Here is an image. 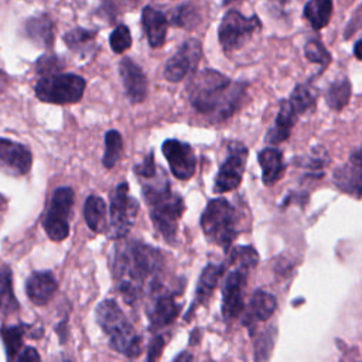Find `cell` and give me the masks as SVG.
<instances>
[{"label": "cell", "mask_w": 362, "mask_h": 362, "mask_svg": "<svg viewBox=\"0 0 362 362\" xmlns=\"http://www.w3.org/2000/svg\"><path fill=\"white\" fill-rule=\"evenodd\" d=\"M180 308L181 305L175 301L174 294L165 291L154 294L151 304L147 310L151 329H157L171 324L178 315Z\"/></svg>", "instance_id": "cell-16"}, {"label": "cell", "mask_w": 362, "mask_h": 362, "mask_svg": "<svg viewBox=\"0 0 362 362\" xmlns=\"http://www.w3.org/2000/svg\"><path fill=\"white\" fill-rule=\"evenodd\" d=\"M274 344V334L272 332H263V335H260L256 339L255 344V358L257 362L266 361L272 352Z\"/></svg>", "instance_id": "cell-38"}, {"label": "cell", "mask_w": 362, "mask_h": 362, "mask_svg": "<svg viewBox=\"0 0 362 362\" xmlns=\"http://www.w3.org/2000/svg\"><path fill=\"white\" fill-rule=\"evenodd\" d=\"M134 174L143 180H151L156 177V164H154L153 151L143 160V163L134 165Z\"/></svg>", "instance_id": "cell-39"}, {"label": "cell", "mask_w": 362, "mask_h": 362, "mask_svg": "<svg viewBox=\"0 0 362 362\" xmlns=\"http://www.w3.org/2000/svg\"><path fill=\"white\" fill-rule=\"evenodd\" d=\"M7 82H8V78H7V75H6L3 71H0V92H1V90L6 88Z\"/></svg>", "instance_id": "cell-45"}, {"label": "cell", "mask_w": 362, "mask_h": 362, "mask_svg": "<svg viewBox=\"0 0 362 362\" xmlns=\"http://www.w3.org/2000/svg\"><path fill=\"white\" fill-rule=\"evenodd\" d=\"M229 260L232 263H235L238 266V269H243L247 272L249 269H253L257 264L259 255L250 246H238V247L232 249Z\"/></svg>", "instance_id": "cell-34"}, {"label": "cell", "mask_w": 362, "mask_h": 362, "mask_svg": "<svg viewBox=\"0 0 362 362\" xmlns=\"http://www.w3.org/2000/svg\"><path fill=\"white\" fill-rule=\"evenodd\" d=\"M164 338L161 335H157L151 339L150 345H148V351H147V361L146 362H157L160 359V355L163 352L164 348Z\"/></svg>", "instance_id": "cell-40"}, {"label": "cell", "mask_w": 362, "mask_h": 362, "mask_svg": "<svg viewBox=\"0 0 362 362\" xmlns=\"http://www.w3.org/2000/svg\"><path fill=\"white\" fill-rule=\"evenodd\" d=\"M246 158H247V148L245 147V144L233 141L228 146V157L221 164L219 171L215 177V184H214L215 192H219V194L228 192L239 187L243 177Z\"/></svg>", "instance_id": "cell-10"}, {"label": "cell", "mask_w": 362, "mask_h": 362, "mask_svg": "<svg viewBox=\"0 0 362 362\" xmlns=\"http://www.w3.org/2000/svg\"><path fill=\"white\" fill-rule=\"evenodd\" d=\"M109 42H110V48L116 54H122L126 49H129L132 45V35H130V30L127 28V25L119 24L112 31V34L109 37Z\"/></svg>", "instance_id": "cell-35"}, {"label": "cell", "mask_w": 362, "mask_h": 362, "mask_svg": "<svg viewBox=\"0 0 362 362\" xmlns=\"http://www.w3.org/2000/svg\"><path fill=\"white\" fill-rule=\"evenodd\" d=\"M85 86V79L76 74H57L40 78L34 86V92L42 102L68 105L82 99Z\"/></svg>", "instance_id": "cell-6"}, {"label": "cell", "mask_w": 362, "mask_h": 362, "mask_svg": "<svg viewBox=\"0 0 362 362\" xmlns=\"http://www.w3.org/2000/svg\"><path fill=\"white\" fill-rule=\"evenodd\" d=\"M64 362H71V361H68V359H65V361H64Z\"/></svg>", "instance_id": "cell-46"}, {"label": "cell", "mask_w": 362, "mask_h": 362, "mask_svg": "<svg viewBox=\"0 0 362 362\" xmlns=\"http://www.w3.org/2000/svg\"><path fill=\"white\" fill-rule=\"evenodd\" d=\"M24 35L33 40L34 42L49 47L54 41V23L47 14H40L28 18L24 23Z\"/></svg>", "instance_id": "cell-20"}, {"label": "cell", "mask_w": 362, "mask_h": 362, "mask_svg": "<svg viewBox=\"0 0 362 362\" xmlns=\"http://www.w3.org/2000/svg\"><path fill=\"white\" fill-rule=\"evenodd\" d=\"M95 31L82 28V27H76L71 31H68L64 35V41L66 44V47L78 54H88L90 52V48L93 47V41H95Z\"/></svg>", "instance_id": "cell-29"}, {"label": "cell", "mask_w": 362, "mask_h": 362, "mask_svg": "<svg viewBox=\"0 0 362 362\" xmlns=\"http://www.w3.org/2000/svg\"><path fill=\"white\" fill-rule=\"evenodd\" d=\"M16 362H41V358L35 348L27 346L23 349V352L18 354V356L16 358Z\"/></svg>", "instance_id": "cell-41"}, {"label": "cell", "mask_w": 362, "mask_h": 362, "mask_svg": "<svg viewBox=\"0 0 362 362\" xmlns=\"http://www.w3.org/2000/svg\"><path fill=\"white\" fill-rule=\"evenodd\" d=\"M28 327L25 324L3 325L0 328V337L4 344L7 362H14L23 348V339Z\"/></svg>", "instance_id": "cell-25"}, {"label": "cell", "mask_w": 362, "mask_h": 362, "mask_svg": "<svg viewBox=\"0 0 362 362\" xmlns=\"http://www.w3.org/2000/svg\"><path fill=\"white\" fill-rule=\"evenodd\" d=\"M334 182L348 194L362 195V165L346 164L334 173Z\"/></svg>", "instance_id": "cell-24"}, {"label": "cell", "mask_w": 362, "mask_h": 362, "mask_svg": "<svg viewBox=\"0 0 362 362\" xmlns=\"http://www.w3.org/2000/svg\"><path fill=\"white\" fill-rule=\"evenodd\" d=\"M291 107L294 109V112L298 115L307 112L315 102V96L313 93V90L305 86V85H297L296 89L293 90L290 99H288Z\"/></svg>", "instance_id": "cell-33"}, {"label": "cell", "mask_w": 362, "mask_h": 362, "mask_svg": "<svg viewBox=\"0 0 362 362\" xmlns=\"http://www.w3.org/2000/svg\"><path fill=\"white\" fill-rule=\"evenodd\" d=\"M31 164L33 154L25 146L0 137V168L13 175H24L30 171Z\"/></svg>", "instance_id": "cell-14"}, {"label": "cell", "mask_w": 362, "mask_h": 362, "mask_svg": "<svg viewBox=\"0 0 362 362\" xmlns=\"http://www.w3.org/2000/svg\"><path fill=\"white\" fill-rule=\"evenodd\" d=\"M260 25L262 24L257 16L245 17L238 10H229L223 16L218 30L219 44L226 52L236 51L260 30Z\"/></svg>", "instance_id": "cell-7"}, {"label": "cell", "mask_w": 362, "mask_h": 362, "mask_svg": "<svg viewBox=\"0 0 362 362\" xmlns=\"http://www.w3.org/2000/svg\"><path fill=\"white\" fill-rule=\"evenodd\" d=\"M349 164L354 165H362V146L355 148L349 156Z\"/></svg>", "instance_id": "cell-42"}, {"label": "cell", "mask_w": 362, "mask_h": 362, "mask_svg": "<svg viewBox=\"0 0 362 362\" xmlns=\"http://www.w3.org/2000/svg\"><path fill=\"white\" fill-rule=\"evenodd\" d=\"M64 62L59 57L55 55H42L37 64H35V71L37 74L42 76H49V75H57L59 71H62Z\"/></svg>", "instance_id": "cell-37"}, {"label": "cell", "mask_w": 362, "mask_h": 362, "mask_svg": "<svg viewBox=\"0 0 362 362\" xmlns=\"http://www.w3.org/2000/svg\"><path fill=\"white\" fill-rule=\"evenodd\" d=\"M141 24L150 47L153 48L161 47L165 41L167 27H168V21L165 16L160 10L151 6H146L141 11Z\"/></svg>", "instance_id": "cell-18"}, {"label": "cell", "mask_w": 362, "mask_h": 362, "mask_svg": "<svg viewBox=\"0 0 362 362\" xmlns=\"http://www.w3.org/2000/svg\"><path fill=\"white\" fill-rule=\"evenodd\" d=\"M246 270L236 269L228 274L222 287V315L226 321L235 320L243 310V288Z\"/></svg>", "instance_id": "cell-13"}, {"label": "cell", "mask_w": 362, "mask_h": 362, "mask_svg": "<svg viewBox=\"0 0 362 362\" xmlns=\"http://www.w3.org/2000/svg\"><path fill=\"white\" fill-rule=\"evenodd\" d=\"M58 288L57 280L51 272H33L25 281V293L35 305H45Z\"/></svg>", "instance_id": "cell-17"}, {"label": "cell", "mask_w": 362, "mask_h": 362, "mask_svg": "<svg viewBox=\"0 0 362 362\" xmlns=\"http://www.w3.org/2000/svg\"><path fill=\"white\" fill-rule=\"evenodd\" d=\"M201 226L209 242L228 250L238 233L232 205L225 198L211 199L201 215Z\"/></svg>", "instance_id": "cell-5"}, {"label": "cell", "mask_w": 362, "mask_h": 362, "mask_svg": "<svg viewBox=\"0 0 362 362\" xmlns=\"http://www.w3.org/2000/svg\"><path fill=\"white\" fill-rule=\"evenodd\" d=\"M74 205V191L69 187H59L54 191L45 218L44 230L51 240L61 242L69 235V218Z\"/></svg>", "instance_id": "cell-9"}, {"label": "cell", "mask_w": 362, "mask_h": 362, "mask_svg": "<svg viewBox=\"0 0 362 362\" xmlns=\"http://www.w3.org/2000/svg\"><path fill=\"white\" fill-rule=\"evenodd\" d=\"M139 202L129 195L127 182H120L110 194V225L109 236L113 239L124 238L139 214Z\"/></svg>", "instance_id": "cell-8"}, {"label": "cell", "mask_w": 362, "mask_h": 362, "mask_svg": "<svg viewBox=\"0 0 362 362\" xmlns=\"http://www.w3.org/2000/svg\"><path fill=\"white\" fill-rule=\"evenodd\" d=\"M245 85L232 82L215 69H202L192 75L187 85V95L194 109L202 115L223 120L238 109Z\"/></svg>", "instance_id": "cell-2"}, {"label": "cell", "mask_w": 362, "mask_h": 362, "mask_svg": "<svg viewBox=\"0 0 362 362\" xmlns=\"http://www.w3.org/2000/svg\"><path fill=\"white\" fill-rule=\"evenodd\" d=\"M202 57L201 42L189 38L181 44L177 52L164 65V78L170 82H180L188 74L195 71Z\"/></svg>", "instance_id": "cell-11"}, {"label": "cell", "mask_w": 362, "mask_h": 362, "mask_svg": "<svg viewBox=\"0 0 362 362\" xmlns=\"http://www.w3.org/2000/svg\"><path fill=\"white\" fill-rule=\"evenodd\" d=\"M304 54L310 62L321 64L322 66H327L331 61V55L327 51V48L317 40H311L304 47Z\"/></svg>", "instance_id": "cell-36"}, {"label": "cell", "mask_w": 362, "mask_h": 362, "mask_svg": "<svg viewBox=\"0 0 362 362\" xmlns=\"http://www.w3.org/2000/svg\"><path fill=\"white\" fill-rule=\"evenodd\" d=\"M119 72L129 100L132 103H141L147 95V78L143 69L134 61L124 57L119 62Z\"/></svg>", "instance_id": "cell-15"}, {"label": "cell", "mask_w": 362, "mask_h": 362, "mask_svg": "<svg viewBox=\"0 0 362 362\" xmlns=\"http://www.w3.org/2000/svg\"><path fill=\"white\" fill-rule=\"evenodd\" d=\"M259 164L262 167V180L264 185L276 184L284 173L283 154L277 148H263L259 153Z\"/></svg>", "instance_id": "cell-19"}, {"label": "cell", "mask_w": 362, "mask_h": 362, "mask_svg": "<svg viewBox=\"0 0 362 362\" xmlns=\"http://www.w3.org/2000/svg\"><path fill=\"white\" fill-rule=\"evenodd\" d=\"M173 362H192V355L188 352H181Z\"/></svg>", "instance_id": "cell-43"}, {"label": "cell", "mask_w": 362, "mask_h": 362, "mask_svg": "<svg viewBox=\"0 0 362 362\" xmlns=\"http://www.w3.org/2000/svg\"><path fill=\"white\" fill-rule=\"evenodd\" d=\"M123 150V140L117 130H109L105 134V154H103V165L106 168L115 167Z\"/></svg>", "instance_id": "cell-31"}, {"label": "cell", "mask_w": 362, "mask_h": 362, "mask_svg": "<svg viewBox=\"0 0 362 362\" xmlns=\"http://www.w3.org/2000/svg\"><path fill=\"white\" fill-rule=\"evenodd\" d=\"M351 98V83L348 78H339L332 82L327 90V102L328 106L334 110H341L346 106Z\"/></svg>", "instance_id": "cell-30"}, {"label": "cell", "mask_w": 362, "mask_h": 362, "mask_svg": "<svg viewBox=\"0 0 362 362\" xmlns=\"http://www.w3.org/2000/svg\"><path fill=\"white\" fill-rule=\"evenodd\" d=\"M332 16V3L329 0H311L304 6V17L313 28L325 27Z\"/></svg>", "instance_id": "cell-28"}, {"label": "cell", "mask_w": 362, "mask_h": 362, "mask_svg": "<svg viewBox=\"0 0 362 362\" xmlns=\"http://www.w3.org/2000/svg\"><path fill=\"white\" fill-rule=\"evenodd\" d=\"M296 120H297V113L291 107L290 102L283 100L279 107L274 127L270 129L267 133V141L272 144H279L283 140H286L290 136L291 127L294 126Z\"/></svg>", "instance_id": "cell-21"}, {"label": "cell", "mask_w": 362, "mask_h": 362, "mask_svg": "<svg viewBox=\"0 0 362 362\" xmlns=\"http://www.w3.org/2000/svg\"><path fill=\"white\" fill-rule=\"evenodd\" d=\"M170 21L173 25L191 30L198 24L199 14L192 4H181L173 10Z\"/></svg>", "instance_id": "cell-32"}, {"label": "cell", "mask_w": 362, "mask_h": 362, "mask_svg": "<svg viewBox=\"0 0 362 362\" xmlns=\"http://www.w3.org/2000/svg\"><path fill=\"white\" fill-rule=\"evenodd\" d=\"M18 310V301L13 291V273L7 264L0 266V313L10 314Z\"/></svg>", "instance_id": "cell-27"}, {"label": "cell", "mask_w": 362, "mask_h": 362, "mask_svg": "<svg viewBox=\"0 0 362 362\" xmlns=\"http://www.w3.org/2000/svg\"><path fill=\"white\" fill-rule=\"evenodd\" d=\"M354 55H355L359 61H362V38H361L359 41H356V44H355V47H354Z\"/></svg>", "instance_id": "cell-44"}, {"label": "cell", "mask_w": 362, "mask_h": 362, "mask_svg": "<svg viewBox=\"0 0 362 362\" xmlns=\"http://www.w3.org/2000/svg\"><path fill=\"white\" fill-rule=\"evenodd\" d=\"M143 195L150 208L154 226L167 242L174 243L178 219L185 208L182 198L171 191L165 178L160 182H144Z\"/></svg>", "instance_id": "cell-3"}, {"label": "cell", "mask_w": 362, "mask_h": 362, "mask_svg": "<svg viewBox=\"0 0 362 362\" xmlns=\"http://www.w3.org/2000/svg\"><path fill=\"white\" fill-rule=\"evenodd\" d=\"M95 315L115 351L130 358L140 354V337L115 300L106 298L99 303Z\"/></svg>", "instance_id": "cell-4"}, {"label": "cell", "mask_w": 362, "mask_h": 362, "mask_svg": "<svg viewBox=\"0 0 362 362\" xmlns=\"http://www.w3.org/2000/svg\"><path fill=\"white\" fill-rule=\"evenodd\" d=\"M276 305L277 303L273 294L263 290H257L250 298L247 314H246V322L269 320L273 315Z\"/></svg>", "instance_id": "cell-22"}, {"label": "cell", "mask_w": 362, "mask_h": 362, "mask_svg": "<svg viewBox=\"0 0 362 362\" xmlns=\"http://www.w3.org/2000/svg\"><path fill=\"white\" fill-rule=\"evenodd\" d=\"M161 150L175 178L189 180L194 175L197 168V160L189 144L175 139H168L163 143Z\"/></svg>", "instance_id": "cell-12"}, {"label": "cell", "mask_w": 362, "mask_h": 362, "mask_svg": "<svg viewBox=\"0 0 362 362\" xmlns=\"http://www.w3.org/2000/svg\"><path fill=\"white\" fill-rule=\"evenodd\" d=\"M161 266V253L156 247L139 240L119 243L113 253L112 274L123 300L134 304L148 280L157 283L156 276Z\"/></svg>", "instance_id": "cell-1"}, {"label": "cell", "mask_w": 362, "mask_h": 362, "mask_svg": "<svg viewBox=\"0 0 362 362\" xmlns=\"http://www.w3.org/2000/svg\"><path fill=\"white\" fill-rule=\"evenodd\" d=\"M222 273H223V266H219V264H208L204 269V272L199 276V280L197 284V293H195V301L198 304L205 303L211 297Z\"/></svg>", "instance_id": "cell-26"}, {"label": "cell", "mask_w": 362, "mask_h": 362, "mask_svg": "<svg viewBox=\"0 0 362 362\" xmlns=\"http://www.w3.org/2000/svg\"><path fill=\"white\" fill-rule=\"evenodd\" d=\"M83 216L86 225L95 233L105 232L107 222H106V204L98 195H89L83 205Z\"/></svg>", "instance_id": "cell-23"}]
</instances>
